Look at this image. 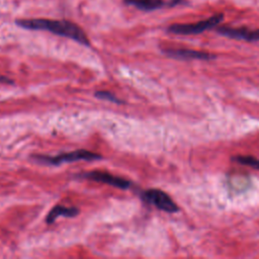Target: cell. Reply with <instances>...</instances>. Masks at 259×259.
<instances>
[{
    "label": "cell",
    "mask_w": 259,
    "mask_h": 259,
    "mask_svg": "<svg viewBox=\"0 0 259 259\" xmlns=\"http://www.w3.org/2000/svg\"><path fill=\"white\" fill-rule=\"evenodd\" d=\"M16 23L27 29H37V30H47L53 32L58 35L66 36L72 38L82 45H89V39L86 33L82 30V28L67 20H52V19H21L17 20Z\"/></svg>",
    "instance_id": "obj_1"
},
{
    "label": "cell",
    "mask_w": 259,
    "mask_h": 259,
    "mask_svg": "<svg viewBox=\"0 0 259 259\" xmlns=\"http://www.w3.org/2000/svg\"><path fill=\"white\" fill-rule=\"evenodd\" d=\"M224 18V15L222 13H218L212 15L211 17H208L205 20H200L195 23H176L172 24L168 27V31L175 34H197L200 32H203L205 30H208L214 26H217Z\"/></svg>",
    "instance_id": "obj_2"
},
{
    "label": "cell",
    "mask_w": 259,
    "mask_h": 259,
    "mask_svg": "<svg viewBox=\"0 0 259 259\" xmlns=\"http://www.w3.org/2000/svg\"><path fill=\"white\" fill-rule=\"evenodd\" d=\"M142 197L145 201L155 205L157 208L166 212L172 213L178 211V206L173 201V199L166 192L160 189H148L143 192Z\"/></svg>",
    "instance_id": "obj_3"
},
{
    "label": "cell",
    "mask_w": 259,
    "mask_h": 259,
    "mask_svg": "<svg viewBox=\"0 0 259 259\" xmlns=\"http://www.w3.org/2000/svg\"><path fill=\"white\" fill-rule=\"evenodd\" d=\"M100 158H101L100 155L86 151V150H77V151L62 154V155H59L56 157H46V156L37 157V159H40L44 162L50 163V164H61L64 162H74V161H79V160L91 161V160L100 159Z\"/></svg>",
    "instance_id": "obj_4"
},
{
    "label": "cell",
    "mask_w": 259,
    "mask_h": 259,
    "mask_svg": "<svg viewBox=\"0 0 259 259\" xmlns=\"http://www.w3.org/2000/svg\"><path fill=\"white\" fill-rule=\"evenodd\" d=\"M217 31L227 37L235 38V39H243L247 41L259 40V29L249 30L247 28H234V27H219Z\"/></svg>",
    "instance_id": "obj_5"
},
{
    "label": "cell",
    "mask_w": 259,
    "mask_h": 259,
    "mask_svg": "<svg viewBox=\"0 0 259 259\" xmlns=\"http://www.w3.org/2000/svg\"><path fill=\"white\" fill-rule=\"evenodd\" d=\"M164 53L171 58L182 60H211L215 58L214 55H211L206 52L193 51L187 49H168L165 50Z\"/></svg>",
    "instance_id": "obj_6"
},
{
    "label": "cell",
    "mask_w": 259,
    "mask_h": 259,
    "mask_svg": "<svg viewBox=\"0 0 259 259\" xmlns=\"http://www.w3.org/2000/svg\"><path fill=\"white\" fill-rule=\"evenodd\" d=\"M83 176L88 178V179H92V180H95V181L107 183V184H110V185H113L117 188H122V189L127 188L131 184L130 181H127L125 179L113 176L110 173L102 172V171H91V172L83 174Z\"/></svg>",
    "instance_id": "obj_7"
},
{
    "label": "cell",
    "mask_w": 259,
    "mask_h": 259,
    "mask_svg": "<svg viewBox=\"0 0 259 259\" xmlns=\"http://www.w3.org/2000/svg\"><path fill=\"white\" fill-rule=\"evenodd\" d=\"M78 213V209L76 207H67L64 205H56L55 207L52 208L50 213L47 217V222L53 223L56 221V219L59 215H64V217H74Z\"/></svg>",
    "instance_id": "obj_8"
},
{
    "label": "cell",
    "mask_w": 259,
    "mask_h": 259,
    "mask_svg": "<svg viewBox=\"0 0 259 259\" xmlns=\"http://www.w3.org/2000/svg\"><path fill=\"white\" fill-rule=\"evenodd\" d=\"M127 4L134 5L142 10H154L162 7L165 3L162 0H124Z\"/></svg>",
    "instance_id": "obj_9"
},
{
    "label": "cell",
    "mask_w": 259,
    "mask_h": 259,
    "mask_svg": "<svg viewBox=\"0 0 259 259\" xmlns=\"http://www.w3.org/2000/svg\"><path fill=\"white\" fill-rule=\"evenodd\" d=\"M234 161L242 164V165H246L255 169H259V159H256L254 157H250V156H236L233 158Z\"/></svg>",
    "instance_id": "obj_10"
},
{
    "label": "cell",
    "mask_w": 259,
    "mask_h": 259,
    "mask_svg": "<svg viewBox=\"0 0 259 259\" xmlns=\"http://www.w3.org/2000/svg\"><path fill=\"white\" fill-rule=\"evenodd\" d=\"M96 97L98 98H101V99H105V100H109V101H112V102H121L116 96H114L113 94H111L110 92L108 91H98L95 93Z\"/></svg>",
    "instance_id": "obj_11"
},
{
    "label": "cell",
    "mask_w": 259,
    "mask_h": 259,
    "mask_svg": "<svg viewBox=\"0 0 259 259\" xmlns=\"http://www.w3.org/2000/svg\"><path fill=\"white\" fill-rule=\"evenodd\" d=\"M0 82H4V83H8V84H12L13 81L10 79H6L5 77H0Z\"/></svg>",
    "instance_id": "obj_12"
}]
</instances>
